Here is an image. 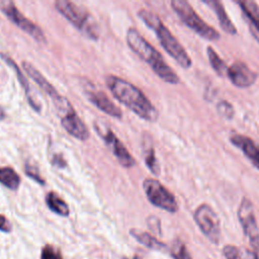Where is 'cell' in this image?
<instances>
[{
    "instance_id": "1",
    "label": "cell",
    "mask_w": 259,
    "mask_h": 259,
    "mask_svg": "<svg viewBox=\"0 0 259 259\" xmlns=\"http://www.w3.org/2000/svg\"><path fill=\"white\" fill-rule=\"evenodd\" d=\"M105 84L114 98L140 118L149 122H155L159 118V112L154 104L141 89L131 82L115 75H107Z\"/></svg>"
},
{
    "instance_id": "2",
    "label": "cell",
    "mask_w": 259,
    "mask_h": 259,
    "mask_svg": "<svg viewBox=\"0 0 259 259\" xmlns=\"http://www.w3.org/2000/svg\"><path fill=\"white\" fill-rule=\"evenodd\" d=\"M126 44L131 50L136 53L143 61H145L153 70V72L164 82L176 85L180 82L179 76L166 63L163 56L157 51L140 32L134 27H130L126 31Z\"/></svg>"
},
{
    "instance_id": "3",
    "label": "cell",
    "mask_w": 259,
    "mask_h": 259,
    "mask_svg": "<svg viewBox=\"0 0 259 259\" xmlns=\"http://www.w3.org/2000/svg\"><path fill=\"white\" fill-rule=\"evenodd\" d=\"M138 16L148 27L155 31L160 45L180 67L183 69H189L192 66V60L188 53L157 14L142 8L138 11Z\"/></svg>"
},
{
    "instance_id": "4",
    "label": "cell",
    "mask_w": 259,
    "mask_h": 259,
    "mask_svg": "<svg viewBox=\"0 0 259 259\" xmlns=\"http://www.w3.org/2000/svg\"><path fill=\"white\" fill-rule=\"evenodd\" d=\"M55 8L88 38L97 40L100 27L93 15L83 6L68 0H57Z\"/></svg>"
},
{
    "instance_id": "5",
    "label": "cell",
    "mask_w": 259,
    "mask_h": 259,
    "mask_svg": "<svg viewBox=\"0 0 259 259\" xmlns=\"http://www.w3.org/2000/svg\"><path fill=\"white\" fill-rule=\"evenodd\" d=\"M22 68L27 73V75L45 91V93L49 95V97L54 103L55 109L57 111L58 116L60 117L61 123L78 115L71 102L65 96H63L31 63L23 61Z\"/></svg>"
},
{
    "instance_id": "6",
    "label": "cell",
    "mask_w": 259,
    "mask_h": 259,
    "mask_svg": "<svg viewBox=\"0 0 259 259\" xmlns=\"http://www.w3.org/2000/svg\"><path fill=\"white\" fill-rule=\"evenodd\" d=\"M170 4L179 19L197 35L211 41H215L221 38L220 32L207 24L197 14L189 2L185 0H172Z\"/></svg>"
},
{
    "instance_id": "7",
    "label": "cell",
    "mask_w": 259,
    "mask_h": 259,
    "mask_svg": "<svg viewBox=\"0 0 259 259\" xmlns=\"http://www.w3.org/2000/svg\"><path fill=\"white\" fill-rule=\"evenodd\" d=\"M143 188L148 200L153 205L171 213L178 210L179 206L174 194L158 179L146 178L143 181Z\"/></svg>"
},
{
    "instance_id": "8",
    "label": "cell",
    "mask_w": 259,
    "mask_h": 259,
    "mask_svg": "<svg viewBox=\"0 0 259 259\" xmlns=\"http://www.w3.org/2000/svg\"><path fill=\"white\" fill-rule=\"evenodd\" d=\"M193 219L201 233L213 244L221 239V223L214 209L207 203L199 204L193 213Z\"/></svg>"
},
{
    "instance_id": "9",
    "label": "cell",
    "mask_w": 259,
    "mask_h": 259,
    "mask_svg": "<svg viewBox=\"0 0 259 259\" xmlns=\"http://www.w3.org/2000/svg\"><path fill=\"white\" fill-rule=\"evenodd\" d=\"M0 10L3 12L6 17L13 22L20 29L29 34L32 38H34L37 42L46 44L47 37L44 33L42 29L32 22L30 19L25 17L16 7L15 3L9 0H0Z\"/></svg>"
},
{
    "instance_id": "10",
    "label": "cell",
    "mask_w": 259,
    "mask_h": 259,
    "mask_svg": "<svg viewBox=\"0 0 259 259\" xmlns=\"http://www.w3.org/2000/svg\"><path fill=\"white\" fill-rule=\"evenodd\" d=\"M238 220L252 250L259 252V228L252 201L248 197H243L238 207Z\"/></svg>"
},
{
    "instance_id": "11",
    "label": "cell",
    "mask_w": 259,
    "mask_h": 259,
    "mask_svg": "<svg viewBox=\"0 0 259 259\" xmlns=\"http://www.w3.org/2000/svg\"><path fill=\"white\" fill-rule=\"evenodd\" d=\"M94 127L96 133L101 137L105 145L111 154L115 157L117 162L124 168H132L135 166L136 161L134 157L130 154L125 146L121 143V141L114 135V133L108 128L104 127L101 122H95Z\"/></svg>"
},
{
    "instance_id": "12",
    "label": "cell",
    "mask_w": 259,
    "mask_h": 259,
    "mask_svg": "<svg viewBox=\"0 0 259 259\" xmlns=\"http://www.w3.org/2000/svg\"><path fill=\"white\" fill-rule=\"evenodd\" d=\"M82 87L87 99L92 104H94L98 109L112 117L121 118V109L118 106H116L102 90L97 89L95 85L89 82L88 80L82 81Z\"/></svg>"
},
{
    "instance_id": "13",
    "label": "cell",
    "mask_w": 259,
    "mask_h": 259,
    "mask_svg": "<svg viewBox=\"0 0 259 259\" xmlns=\"http://www.w3.org/2000/svg\"><path fill=\"white\" fill-rule=\"evenodd\" d=\"M227 77L238 88H248L255 84L258 74L246 63L237 61L228 67Z\"/></svg>"
},
{
    "instance_id": "14",
    "label": "cell",
    "mask_w": 259,
    "mask_h": 259,
    "mask_svg": "<svg viewBox=\"0 0 259 259\" xmlns=\"http://www.w3.org/2000/svg\"><path fill=\"white\" fill-rule=\"evenodd\" d=\"M0 57L3 61L6 62V64L12 68L16 74V77L19 81V84L22 86L23 88V91L26 95V98H27V102L29 103L30 107L36 111V112H40L41 111V108H42V105H41V101L40 99L38 98V95L37 93L33 90L32 86L30 85V83L28 82V80L26 79L25 75L21 72L20 68L18 67V65L15 63L14 60H12L7 54H4V53H0Z\"/></svg>"
},
{
    "instance_id": "15",
    "label": "cell",
    "mask_w": 259,
    "mask_h": 259,
    "mask_svg": "<svg viewBox=\"0 0 259 259\" xmlns=\"http://www.w3.org/2000/svg\"><path fill=\"white\" fill-rule=\"evenodd\" d=\"M230 142L245 155L255 168L259 170V145L256 142L241 134L231 135Z\"/></svg>"
},
{
    "instance_id": "16",
    "label": "cell",
    "mask_w": 259,
    "mask_h": 259,
    "mask_svg": "<svg viewBox=\"0 0 259 259\" xmlns=\"http://www.w3.org/2000/svg\"><path fill=\"white\" fill-rule=\"evenodd\" d=\"M251 26L252 34L259 41V5L252 0L236 1Z\"/></svg>"
},
{
    "instance_id": "17",
    "label": "cell",
    "mask_w": 259,
    "mask_h": 259,
    "mask_svg": "<svg viewBox=\"0 0 259 259\" xmlns=\"http://www.w3.org/2000/svg\"><path fill=\"white\" fill-rule=\"evenodd\" d=\"M202 2L204 4H206L207 6H209L213 10V12L215 13L218 20L220 22V26L225 32H227L228 34H231V35L237 34V28H236L235 24L233 23V21L231 20V18L229 17V15L221 1L203 0Z\"/></svg>"
},
{
    "instance_id": "18",
    "label": "cell",
    "mask_w": 259,
    "mask_h": 259,
    "mask_svg": "<svg viewBox=\"0 0 259 259\" xmlns=\"http://www.w3.org/2000/svg\"><path fill=\"white\" fill-rule=\"evenodd\" d=\"M130 234L142 245L150 248V249H154V250H158V251H163L166 249V245L164 243H162L161 241H159L158 239H156L154 236H152L151 234L141 231L139 229H131L130 230Z\"/></svg>"
},
{
    "instance_id": "19",
    "label": "cell",
    "mask_w": 259,
    "mask_h": 259,
    "mask_svg": "<svg viewBox=\"0 0 259 259\" xmlns=\"http://www.w3.org/2000/svg\"><path fill=\"white\" fill-rule=\"evenodd\" d=\"M46 203L48 207L55 213L62 215V217H68L70 214V208L69 205L66 203V201L59 196V194L55 191H50L46 195Z\"/></svg>"
},
{
    "instance_id": "20",
    "label": "cell",
    "mask_w": 259,
    "mask_h": 259,
    "mask_svg": "<svg viewBox=\"0 0 259 259\" xmlns=\"http://www.w3.org/2000/svg\"><path fill=\"white\" fill-rule=\"evenodd\" d=\"M206 55H207V59H208V62L210 64V67L212 68V70L221 77L227 76L228 66H227L226 62L220 57V55L215 52V50L212 47L208 46L206 48Z\"/></svg>"
},
{
    "instance_id": "21",
    "label": "cell",
    "mask_w": 259,
    "mask_h": 259,
    "mask_svg": "<svg viewBox=\"0 0 259 259\" xmlns=\"http://www.w3.org/2000/svg\"><path fill=\"white\" fill-rule=\"evenodd\" d=\"M0 183L11 190H16L20 185V177L10 167L0 168Z\"/></svg>"
},
{
    "instance_id": "22",
    "label": "cell",
    "mask_w": 259,
    "mask_h": 259,
    "mask_svg": "<svg viewBox=\"0 0 259 259\" xmlns=\"http://www.w3.org/2000/svg\"><path fill=\"white\" fill-rule=\"evenodd\" d=\"M145 154V164L149 168V170L156 176L160 175V164L155 154V149L152 145H149L146 149H144Z\"/></svg>"
},
{
    "instance_id": "23",
    "label": "cell",
    "mask_w": 259,
    "mask_h": 259,
    "mask_svg": "<svg viewBox=\"0 0 259 259\" xmlns=\"http://www.w3.org/2000/svg\"><path fill=\"white\" fill-rule=\"evenodd\" d=\"M170 253L173 259H192L185 244L180 239H176L172 243L170 247Z\"/></svg>"
},
{
    "instance_id": "24",
    "label": "cell",
    "mask_w": 259,
    "mask_h": 259,
    "mask_svg": "<svg viewBox=\"0 0 259 259\" xmlns=\"http://www.w3.org/2000/svg\"><path fill=\"white\" fill-rule=\"evenodd\" d=\"M217 111L221 116L228 120H232L235 116V108L232 105V103H230L227 100H221L218 102Z\"/></svg>"
},
{
    "instance_id": "25",
    "label": "cell",
    "mask_w": 259,
    "mask_h": 259,
    "mask_svg": "<svg viewBox=\"0 0 259 259\" xmlns=\"http://www.w3.org/2000/svg\"><path fill=\"white\" fill-rule=\"evenodd\" d=\"M24 172L28 177H30L32 180L36 181L37 183H39V184H45L46 183V180L41 177V175L39 173V170L36 166H34L32 164H29V163H26L25 166H24Z\"/></svg>"
},
{
    "instance_id": "26",
    "label": "cell",
    "mask_w": 259,
    "mask_h": 259,
    "mask_svg": "<svg viewBox=\"0 0 259 259\" xmlns=\"http://www.w3.org/2000/svg\"><path fill=\"white\" fill-rule=\"evenodd\" d=\"M40 259H63L61 256V253L54 247L47 245L41 250Z\"/></svg>"
},
{
    "instance_id": "27",
    "label": "cell",
    "mask_w": 259,
    "mask_h": 259,
    "mask_svg": "<svg viewBox=\"0 0 259 259\" xmlns=\"http://www.w3.org/2000/svg\"><path fill=\"white\" fill-rule=\"evenodd\" d=\"M223 254L226 259H241V248L234 245H226L223 249Z\"/></svg>"
},
{
    "instance_id": "28",
    "label": "cell",
    "mask_w": 259,
    "mask_h": 259,
    "mask_svg": "<svg viewBox=\"0 0 259 259\" xmlns=\"http://www.w3.org/2000/svg\"><path fill=\"white\" fill-rule=\"evenodd\" d=\"M51 163L58 167V168H66L67 167V162L66 160L64 159L63 155L60 154V153H56L54 155H52V158H51Z\"/></svg>"
},
{
    "instance_id": "29",
    "label": "cell",
    "mask_w": 259,
    "mask_h": 259,
    "mask_svg": "<svg viewBox=\"0 0 259 259\" xmlns=\"http://www.w3.org/2000/svg\"><path fill=\"white\" fill-rule=\"evenodd\" d=\"M147 224L148 227L155 233L157 234H161V228H160V221L158 218L151 215L147 219Z\"/></svg>"
},
{
    "instance_id": "30",
    "label": "cell",
    "mask_w": 259,
    "mask_h": 259,
    "mask_svg": "<svg viewBox=\"0 0 259 259\" xmlns=\"http://www.w3.org/2000/svg\"><path fill=\"white\" fill-rule=\"evenodd\" d=\"M12 230V225L10 222L2 214H0V231L4 233H9Z\"/></svg>"
},
{
    "instance_id": "31",
    "label": "cell",
    "mask_w": 259,
    "mask_h": 259,
    "mask_svg": "<svg viewBox=\"0 0 259 259\" xmlns=\"http://www.w3.org/2000/svg\"><path fill=\"white\" fill-rule=\"evenodd\" d=\"M6 117V113H5V110L0 106V120L4 119Z\"/></svg>"
},
{
    "instance_id": "32",
    "label": "cell",
    "mask_w": 259,
    "mask_h": 259,
    "mask_svg": "<svg viewBox=\"0 0 259 259\" xmlns=\"http://www.w3.org/2000/svg\"><path fill=\"white\" fill-rule=\"evenodd\" d=\"M134 259H142V258H140V257H138V256H135Z\"/></svg>"
},
{
    "instance_id": "33",
    "label": "cell",
    "mask_w": 259,
    "mask_h": 259,
    "mask_svg": "<svg viewBox=\"0 0 259 259\" xmlns=\"http://www.w3.org/2000/svg\"><path fill=\"white\" fill-rule=\"evenodd\" d=\"M121 259H127V258H121Z\"/></svg>"
}]
</instances>
